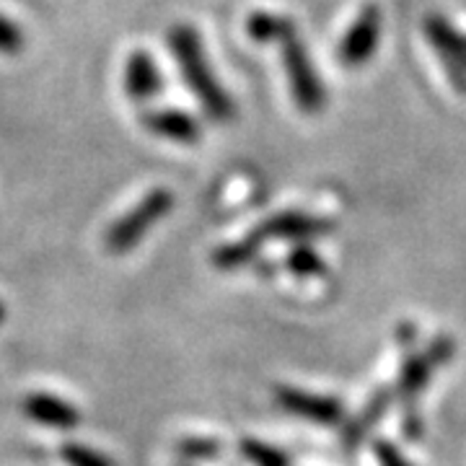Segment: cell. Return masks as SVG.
I'll return each mask as SVG.
<instances>
[{
    "label": "cell",
    "mask_w": 466,
    "mask_h": 466,
    "mask_svg": "<svg viewBox=\"0 0 466 466\" xmlns=\"http://www.w3.org/2000/svg\"><path fill=\"white\" fill-rule=\"evenodd\" d=\"M168 47L174 52V60L182 70L184 84L192 88V94L198 96L202 104V109L208 112L210 119L216 122H228L236 115V106H233L228 91L220 86L216 76H213V67L205 57L202 50V42L198 32L187 24H177L171 32H168Z\"/></svg>",
    "instance_id": "obj_1"
},
{
    "label": "cell",
    "mask_w": 466,
    "mask_h": 466,
    "mask_svg": "<svg viewBox=\"0 0 466 466\" xmlns=\"http://www.w3.org/2000/svg\"><path fill=\"white\" fill-rule=\"evenodd\" d=\"M171 208H174V192L171 189H167V187L150 189L148 195L140 198V202L135 205L133 210H127L125 216L109 226V231L104 236L106 251L109 254H127V251H133L143 241V236L161 218L171 213Z\"/></svg>",
    "instance_id": "obj_2"
},
{
    "label": "cell",
    "mask_w": 466,
    "mask_h": 466,
    "mask_svg": "<svg viewBox=\"0 0 466 466\" xmlns=\"http://www.w3.org/2000/svg\"><path fill=\"white\" fill-rule=\"evenodd\" d=\"M456 352V345L451 337H435L433 342L428 345V350L422 352H412L407 355V360L401 363L400 379H397V386H394V397L401 401L404 407V422L412 417V410L417 407V400L420 394L428 389V383L433 379V373L443 363H449Z\"/></svg>",
    "instance_id": "obj_3"
},
{
    "label": "cell",
    "mask_w": 466,
    "mask_h": 466,
    "mask_svg": "<svg viewBox=\"0 0 466 466\" xmlns=\"http://www.w3.org/2000/svg\"><path fill=\"white\" fill-rule=\"evenodd\" d=\"M280 55H283L285 76H288V86L293 101L299 104L300 112L306 115H319L327 104V88L319 78L317 66L311 60V55L306 50V45L300 42L299 34H293L290 39H285L280 45Z\"/></svg>",
    "instance_id": "obj_4"
},
{
    "label": "cell",
    "mask_w": 466,
    "mask_h": 466,
    "mask_svg": "<svg viewBox=\"0 0 466 466\" xmlns=\"http://www.w3.org/2000/svg\"><path fill=\"white\" fill-rule=\"evenodd\" d=\"M422 34L449 76L451 86L466 96V34L441 14H428Z\"/></svg>",
    "instance_id": "obj_5"
},
{
    "label": "cell",
    "mask_w": 466,
    "mask_h": 466,
    "mask_svg": "<svg viewBox=\"0 0 466 466\" xmlns=\"http://www.w3.org/2000/svg\"><path fill=\"white\" fill-rule=\"evenodd\" d=\"M383 34V14L376 3L363 5L358 18L350 24V29L339 42V63L345 67L368 66L381 45Z\"/></svg>",
    "instance_id": "obj_6"
},
{
    "label": "cell",
    "mask_w": 466,
    "mask_h": 466,
    "mask_svg": "<svg viewBox=\"0 0 466 466\" xmlns=\"http://www.w3.org/2000/svg\"><path fill=\"white\" fill-rule=\"evenodd\" d=\"M329 231H334L332 220L309 216L300 210H288V213H278L265 223H259L249 236L259 247H265L267 241H296V244H300V241H311V238H319Z\"/></svg>",
    "instance_id": "obj_7"
},
{
    "label": "cell",
    "mask_w": 466,
    "mask_h": 466,
    "mask_svg": "<svg viewBox=\"0 0 466 466\" xmlns=\"http://www.w3.org/2000/svg\"><path fill=\"white\" fill-rule=\"evenodd\" d=\"M275 400L290 415L317 422L321 428H339L345 422V404L334 397L311 394V391H303L296 386H278Z\"/></svg>",
    "instance_id": "obj_8"
},
{
    "label": "cell",
    "mask_w": 466,
    "mask_h": 466,
    "mask_svg": "<svg viewBox=\"0 0 466 466\" xmlns=\"http://www.w3.org/2000/svg\"><path fill=\"white\" fill-rule=\"evenodd\" d=\"M143 127L150 130L153 135L164 137V140H174L182 146H195L200 140V122L192 115H187L184 109H174V106H161V109H146L140 115Z\"/></svg>",
    "instance_id": "obj_9"
},
{
    "label": "cell",
    "mask_w": 466,
    "mask_h": 466,
    "mask_svg": "<svg viewBox=\"0 0 466 466\" xmlns=\"http://www.w3.org/2000/svg\"><path fill=\"white\" fill-rule=\"evenodd\" d=\"M24 412L36 425H45L52 431H73L81 422V412L67 400H60L47 391H34L24 400Z\"/></svg>",
    "instance_id": "obj_10"
},
{
    "label": "cell",
    "mask_w": 466,
    "mask_h": 466,
    "mask_svg": "<svg viewBox=\"0 0 466 466\" xmlns=\"http://www.w3.org/2000/svg\"><path fill=\"white\" fill-rule=\"evenodd\" d=\"M391 400H394V389H389V386L379 389V391L368 400L366 407L352 417L348 425H342V449L348 451V453L350 451L360 449V443L370 435V431L381 422V417L386 415Z\"/></svg>",
    "instance_id": "obj_11"
},
{
    "label": "cell",
    "mask_w": 466,
    "mask_h": 466,
    "mask_svg": "<svg viewBox=\"0 0 466 466\" xmlns=\"http://www.w3.org/2000/svg\"><path fill=\"white\" fill-rule=\"evenodd\" d=\"M161 88V73L148 50H133L125 63V91L133 101H148Z\"/></svg>",
    "instance_id": "obj_12"
},
{
    "label": "cell",
    "mask_w": 466,
    "mask_h": 466,
    "mask_svg": "<svg viewBox=\"0 0 466 466\" xmlns=\"http://www.w3.org/2000/svg\"><path fill=\"white\" fill-rule=\"evenodd\" d=\"M247 34L259 45H283L293 34H299L296 24L288 16L269 14V11H257L247 18Z\"/></svg>",
    "instance_id": "obj_13"
},
{
    "label": "cell",
    "mask_w": 466,
    "mask_h": 466,
    "mask_svg": "<svg viewBox=\"0 0 466 466\" xmlns=\"http://www.w3.org/2000/svg\"><path fill=\"white\" fill-rule=\"evenodd\" d=\"M259 244L247 236V238H241V241H233V244H223L220 249H216L213 254V265L218 269H238V267L249 265L251 259L259 254Z\"/></svg>",
    "instance_id": "obj_14"
},
{
    "label": "cell",
    "mask_w": 466,
    "mask_h": 466,
    "mask_svg": "<svg viewBox=\"0 0 466 466\" xmlns=\"http://www.w3.org/2000/svg\"><path fill=\"white\" fill-rule=\"evenodd\" d=\"M288 269L293 272V275H299V278H317V275H324L327 272V265H324V259H321V254H319L311 244H306V241H300L296 244L290 254H288Z\"/></svg>",
    "instance_id": "obj_15"
},
{
    "label": "cell",
    "mask_w": 466,
    "mask_h": 466,
    "mask_svg": "<svg viewBox=\"0 0 466 466\" xmlns=\"http://www.w3.org/2000/svg\"><path fill=\"white\" fill-rule=\"evenodd\" d=\"M238 451L251 466H293L290 456L285 451L275 449L265 441H257V438H244Z\"/></svg>",
    "instance_id": "obj_16"
},
{
    "label": "cell",
    "mask_w": 466,
    "mask_h": 466,
    "mask_svg": "<svg viewBox=\"0 0 466 466\" xmlns=\"http://www.w3.org/2000/svg\"><path fill=\"white\" fill-rule=\"evenodd\" d=\"M177 456L187 461V464H195V461H213L220 456V443L216 438H205V435H189L182 438L177 446Z\"/></svg>",
    "instance_id": "obj_17"
},
{
    "label": "cell",
    "mask_w": 466,
    "mask_h": 466,
    "mask_svg": "<svg viewBox=\"0 0 466 466\" xmlns=\"http://www.w3.org/2000/svg\"><path fill=\"white\" fill-rule=\"evenodd\" d=\"M60 459L67 466H115V461L104 456L101 451L91 449L86 443H76V441H67L60 446Z\"/></svg>",
    "instance_id": "obj_18"
},
{
    "label": "cell",
    "mask_w": 466,
    "mask_h": 466,
    "mask_svg": "<svg viewBox=\"0 0 466 466\" xmlns=\"http://www.w3.org/2000/svg\"><path fill=\"white\" fill-rule=\"evenodd\" d=\"M24 50V34L11 18L0 14V55H18Z\"/></svg>",
    "instance_id": "obj_19"
},
{
    "label": "cell",
    "mask_w": 466,
    "mask_h": 466,
    "mask_svg": "<svg viewBox=\"0 0 466 466\" xmlns=\"http://www.w3.org/2000/svg\"><path fill=\"white\" fill-rule=\"evenodd\" d=\"M373 453H376L379 466H415L391 441H386V438L373 441Z\"/></svg>",
    "instance_id": "obj_20"
},
{
    "label": "cell",
    "mask_w": 466,
    "mask_h": 466,
    "mask_svg": "<svg viewBox=\"0 0 466 466\" xmlns=\"http://www.w3.org/2000/svg\"><path fill=\"white\" fill-rule=\"evenodd\" d=\"M3 319H5V306L0 303V324H3Z\"/></svg>",
    "instance_id": "obj_21"
}]
</instances>
